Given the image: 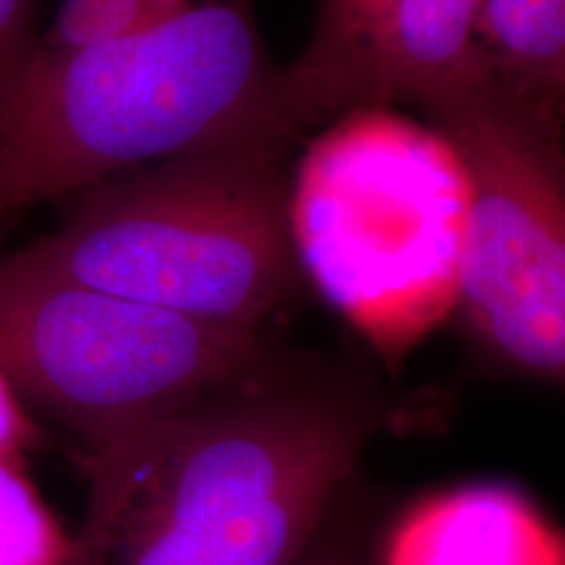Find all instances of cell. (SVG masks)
I'll list each match as a JSON object with an SVG mask.
<instances>
[{
	"instance_id": "4",
	"label": "cell",
	"mask_w": 565,
	"mask_h": 565,
	"mask_svg": "<svg viewBox=\"0 0 565 565\" xmlns=\"http://www.w3.org/2000/svg\"><path fill=\"white\" fill-rule=\"evenodd\" d=\"M286 353L263 330L225 328L0 257V372L95 454Z\"/></svg>"
},
{
	"instance_id": "9",
	"label": "cell",
	"mask_w": 565,
	"mask_h": 565,
	"mask_svg": "<svg viewBox=\"0 0 565 565\" xmlns=\"http://www.w3.org/2000/svg\"><path fill=\"white\" fill-rule=\"evenodd\" d=\"M38 0H0V92L17 79L38 47Z\"/></svg>"
},
{
	"instance_id": "1",
	"label": "cell",
	"mask_w": 565,
	"mask_h": 565,
	"mask_svg": "<svg viewBox=\"0 0 565 565\" xmlns=\"http://www.w3.org/2000/svg\"><path fill=\"white\" fill-rule=\"evenodd\" d=\"M380 424L362 377L286 356L79 454L87 505L66 565H299Z\"/></svg>"
},
{
	"instance_id": "5",
	"label": "cell",
	"mask_w": 565,
	"mask_h": 565,
	"mask_svg": "<svg viewBox=\"0 0 565 565\" xmlns=\"http://www.w3.org/2000/svg\"><path fill=\"white\" fill-rule=\"evenodd\" d=\"M463 173L456 294L515 377L565 387L563 116L490 63L427 108Z\"/></svg>"
},
{
	"instance_id": "8",
	"label": "cell",
	"mask_w": 565,
	"mask_h": 565,
	"mask_svg": "<svg viewBox=\"0 0 565 565\" xmlns=\"http://www.w3.org/2000/svg\"><path fill=\"white\" fill-rule=\"evenodd\" d=\"M490 66L565 116V0H477Z\"/></svg>"
},
{
	"instance_id": "11",
	"label": "cell",
	"mask_w": 565,
	"mask_h": 565,
	"mask_svg": "<svg viewBox=\"0 0 565 565\" xmlns=\"http://www.w3.org/2000/svg\"><path fill=\"white\" fill-rule=\"evenodd\" d=\"M34 424L24 412V398L0 372V461L21 458L34 443Z\"/></svg>"
},
{
	"instance_id": "10",
	"label": "cell",
	"mask_w": 565,
	"mask_h": 565,
	"mask_svg": "<svg viewBox=\"0 0 565 565\" xmlns=\"http://www.w3.org/2000/svg\"><path fill=\"white\" fill-rule=\"evenodd\" d=\"M299 565H366L359 521L338 505Z\"/></svg>"
},
{
	"instance_id": "7",
	"label": "cell",
	"mask_w": 565,
	"mask_h": 565,
	"mask_svg": "<svg viewBox=\"0 0 565 565\" xmlns=\"http://www.w3.org/2000/svg\"><path fill=\"white\" fill-rule=\"evenodd\" d=\"M383 565H565V532L511 487H463L416 505Z\"/></svg>"
},
{
	"instance_id": "2",
	"label": "cell",
	"mask_w": 565,
	"mask_h": 565,
	"mask_svg": "<svg viewBox=\"0 0 565 565\" xmlns=\"http://www.w3.org/2000/svg\"><path fill=\"white\" fill-rule=\"evenodd\" d=\"M246 134H299L252 0H189L87 51L38 45L0 92V238L40 204Z\"/></svg>"
},
{
	"instance_id": "3",
	"label": "cell",
	"mask_w": 565,
	"mask_h": 565,
	"mask_svg": "<svg viewBox=\"0 0 565 565\" xmlns=\"http://www.w3.org/2000/svg\"><path fill=\"white\" fill-rule=\"evenodd\" d=\"M288 137L246 134L76 194L58 228L11 252L34 270L225 328L259 330L296 291Z\"/></svg>"
},
{
	"instance_id": "6",
	"label": "cell",
	"mask_w": 565,
	"mask_h": 565,
	"mask_svg": "<svg viewBox=\"0 0 565 565\" xmlns=\"http://www.w3.org/2000/svg\"><path fill=\"white\" fill-rule=\"evenodd\" d=\"M477 0H317L303 53L282 66L296 131L359 105L427 110L487 68Z\"/></svg>"
}]
</instances>
